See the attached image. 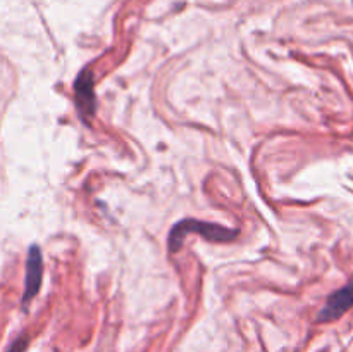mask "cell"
<instances>
[{"mask_svg":"<svg viewBox=\"0 0 353 352\" xmlns=\"http://www.w3.org/2000/svg\"><path fill=\"white\" fill-rule=\"evenodd\" d=\"M199 233L202 235L205 240L210 242H230L236 238L238 230H231V228L221 226L216 223H207V221L199 219H183L172 226L171 233H169V248L172 252H178L181 248L183 238L185 235Z\"/></svg>","mask_w":353,"mask_h":352,"instance_id":"cell-1","label":"cell"},{"mask_svg":"<svg viewBox=\"0 0 353 352\" xmlns=\"http://www.w3.org/2000/svg\"><path fill=\"white\" fill-rule=\"evenodd\" d=\"M74 97L78 113L81 114L83 121L88 123L97 113V99H95V85H93V75L90 69H83L79 72L78 79L74 83Z\"/></svg>","mask_w":353,"mask_h":352,"instance_id":"cell-2","label":"cell"},{"mask_svg":"<svg viewBox=\"0 0 353 352\" xmlns=\"http://www.w3.org/2000/svg\"><path fill=\"white\" fill-rule=\"evenodd\" d=\"M350 307H353V278L343 289L336 290V292L327 297L326 304H324V307L317 314V321L319 323H327V321L338 320Z\"/></svg>","mask_w":353,"mask_h":352,"instance_id":"cell-3","label":"cell"},{"mask_svg":"<svg viewBox=\"0 0 353 352\" xmlns=\"http://www.w3.org/2000/svg\"><path fill=\"white\" fill-rule=\"evenodd\" d=\"M41 278H43V257H41V251L38 245H31L26 259V282H24L23 304L30 302L40 292Z\"/></svg>","mask_w":353,"mask_h":352,"instance_id":"cell-4","label":"cell"},{"mask_svg":"<svg viewBox=\"0 0 353 352\" xmlns=\"http://www.w3.org/2000/svg\"><path fill=\"white\" fill-rule=\"evenodd\" d=\"M28 347V338L26 337H19L17 340H14L10 344V347L7 349L6 352H24V349Z\"/></svg>","mask_w":353,"mask_h":352,"instance_id":"cell-5","label":"cell"}]
</instances>
